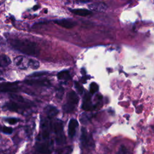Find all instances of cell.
Instances as JSON below:
<instances>
[{
	"instance_id": "1",
	"label": "cell",
	"mask_w": 154,
	"mask_h": 154,
	"mask_svg": "<svg viewBox=\"0 0 154 154\" xmlns=\"http://www.w3.org/2000/svg\"><path fill=\"white\" fill-rule=\"evenodd\" d=\"M9 43L13 48L28 55L36 57L39 54L40 49L37 44L28 40L11 38Z\"/></svg>"
},
{
	"instance_id": "2",
	"label": "cell",
	"mask_w": 154,
	"mask_h": 154,
	"mask_svg": "<svg viewBox=\"0 0 154 154\" xmlns=\"http://www.w3.org/2000/svg\"><path fill=\"white\" fill-rule=\"evenodd\" d=\"M67 103L64 105L63 109L66 112H72L79 102V97L74 91H70L67 94Z\"/></svg>"
},
{
	"instance_id": "3",
	"label": "cell",
	"mask_w": 154,
	"mask_h": 154,
	"mask_svg": "<svg viewBox=\"0 0 154 154\" xmlns=\"http://www.w3.org/2000/svg\"><path fill=\"white\" fill-rule=\"evenodd\" d=\"M54 130L56 135V141L58 144H61L65 141L63 134V126L61 120H57L54 125Z\"/></svg>"
},
{
	"instance_id": "4",
	"label": "cell",
	"mask_w": 154,
	"mask_h": 154,
	"mask_svg": "<svg viewBox=\"0 0 154 154\" xmlns=\"http://www.w3.org/2000/svg\"><path fill=\"white\" fill-rule=\"evenodd\" d=\"M19 90V86L16 82L0 83V93H14Z\"/></svg>"
},
{
	"instance_id": "5",
	"label": "cell",
	"mask_w": 154,
	"mask_h": 154,
	"mask_svg": "<svg viewBox=\"0 0 154 154\" xmlns=\"http://www.w3.org/2000/svg\"><path fill=\"white\" fill-rule=\"evenodd\" d=\"M4 108H5L11 111L20 112L25 108V106L22 105L19 103V102L16 101H10L5 103L4 106Z\"/></svg>"
},
{
	"instance_id": "6",
	"label": "cell",
	"mask_w": 154,
	"mask_h": 154,
	"mask_svg": "<svg viewBox=\"0 0 154 154\" xmlns=\"http://www.w3.org/2000/svg\"><path fill=\"white\" fill-rule=\"evenodd\" d=\"M54 22L58 25L65 28L66 29H70L76 25L77 23L75 21L69 19H60L55 20Z\"/></svg>"
},
{
	"instance_id": "7",
	"label": "cell",
	"mask_w": 154,
	"mask_h": 154,
	"mask_svg": "<svg viewBox=\"0 0 154 154\" xmlns=\"http://www.w3.org/2000/svg\"><path fill=\"white\" fill-rule=\"evenodd\" d=\"M78 125V123L75 119H71L68 126V134L70 137L72 138L76 132V129Z\"/></svg>"
},
{
	"instance_id": "8",
	"label": "cell",
	"mask_w": 154,
	"mask_h": 154,
	"mask_svg": "<svg viewBox=\"0 0 154 154\" xmlns=\"http://www.w3.org/2000/svg\"><path fill=\"white\" fill-rule=\"evenodd\" d=\"M88 7L90 10H93L97 11H105L107 9L106 5L102 2H95L90 4Z\"/></svg>"
},
{
	"instance_id": "9",
	"label": "cell",
	"mask_w": 154,
	"mask_h": 154,
	"mask_svg": "<svg viewBox=\"0 0 154 154\" xmlns=\"http://www.w3.org/2000/svg\"><path fill=\"white\" fill-rule=\"evenodd\" d=\"M25 83L28 84V85H37L41 86H45L49 85L50 84L49 81L46 79H31V80H26Z\"/></svg>"
},
{
	"instance_id": "10",
	"label": "cell",
	"mask_w": 154,
	"mask_h": 154,
	"mask_svg": "<svg viewBox=\"0 0 154 154\" xmlns=\"http://www.w3.org/2000/svg\"><path fill=\"white\" fill-rule=\"evenodd\" d=\"M82 107L84 110H86V111H89L91 109L92 104L91 101V96L89 94H86L85 95L84 97Z\"/></svg>"
},
{
	"instance_id": "11",
	"label": "cell",
	"mask_w": 154,
	"mask_h": 154,
	"mask_svg": "<svg viewBox=\"0 0 154 154\" xmlns=\"http://www.w3.org/2000/svg\"><path fill=\"white\" fill-rule=\"evenodd\" d=\"M70 11L76 15L80 16H87L91 14V11L86 9H70Z\"/></svg>"
},
{
	"instance_id": "12",
	"label": "cell",
	"mask_w": 154,
	"mask_h": 154,
	"mask_svg": "<svg viewBox=\"0 0 154 154\" xmlns=\"http://www.w3.org/2000/svg\"><path fill=\"white\" fill-rule=\"evenodd\" d=\"M45 112L48 118H52L55 116L58 111L55 107L51 105H49L46 108Z\"/></svg>"
},
{
	"instance_id": "13",
	"label": "cell",
	"mask_w": 154,
	"mask_h": 154,
	"mask_svg": "<svg viewBox=\"0 0 154 154\" xmlns=\"http://www.w3.org/2000/svg\"><path fill=\"white\" fill-rule=\"evenodd\" d=\"M11 63V60L8 56L5 54L0 55V67H7Z\"/></svg>"
},
{
	"instance_id": "14",
	"label": "cell",
	"mask_w": 154,
	"mask_h": 154,
	"mask_svg": "<svg viewBox=\"0 0 154 154\" xmlns=\"http://www.w3.org/2000/svg\"><path fill=\"white\" fill-rule=\"evenodd\" d=\"M25 58L23 56H18L16 57L14 60V64L16 66L19 67L20 69H26V66L24 64V60Z\"/></svg>"
},
{
	"instance_id": "15",
	"label": "cell",
	"mask_w": 154,
	"mask_h": 154,
	"mask_svg": "<svg viewBox=\"0 0 154 154\" xmlns=\"http://www.w3.org/2000/svg\"><path fill=\"white\" fill-rule=\"evenodd\" d=\"M57 78L60 80L67 81L71 78L70 75L67 70H63L59 72L57 75Z\"/></svg>"
},
{
	"instance_id": "16",
	"label": "cell",
	"mask_w": 154,
	"mask_h": 154,
	"mask_svg": "<svg viewBox=\"0 0 154 154\" xmlns=\"http://www.w3.org/2000/svg\"><path fill=\"white\" fill-rule=\"evenodd\" d=\"M81 141L82 146H85L88 143V135H87V131L84 128H82L81 129Z\"/></svg>"
},
{
	"instance_id": "17",
	"label": "cell",
	"mask_w": 154,
	"mask_h": 154,
	"mask_svg": "<svg viewBox=\"0 0 154 154\" xmlns=\"http://www.w3.org/2000/svg\"><path fill=\"white\" fill-rule=\"evenodd\" d=\"M40 66L39 62L34 59H29L28 60V66L30 67L31 69H37Z\"/></svg>"
},
{
	"instance_id": "18",
	"label": "cell",
	"mask_w": 154,
	"mask_h": 154,
	"mask_svg": "<svg viewBox=\"0 0 154 154\" xmlns=\"http://www.w3.org/2000/svg\"><path fill=\"white\" fill-rule=\"evenodd\" d=\"M0 130L5 134H7V135H10L11 134L13 129L10 128V127H7V126H3V127H1Z\"/></svg>"
},
{
	"instance_id": "19",
	"label": "cell",
	"mask_w": 154,
	"mask_h": 154,
	"mask_svg": "<svg viewBox=\"0 0 154 154\" xmlns=\"http://www.w3.org/2000/svg\"><path fill=\"white\" fill-rule=\"evenodd\" d=\"M98 90V85L95 82H92L90 86V92L91 94H94Z\"/></svg>"
},
{
	"instance_id": "20",
	"label": "cell",
	"mask_w": 154,
	"mask_h": 154,
	"mask_svg": "<svg viewBox=\"0 0 154 154\" xmlns=\"http://www.w3.org/2000/svg\"><path fill=\"white\" fill-rule=\"evenodd\" d=\"M5 120L10 125H15L19 122V119L14 117H10V118H6Z\"/></svg>"
},
{
	"instance_id": "21",
	"label": "cell",
	"mask_w": 154,
	"mask_h": 154,
	"mask_svg": "<svg viewBox=\"0 0 154 154\" xmlns=\"http://www.w3.org/2000/svg\"><path fill=\"white\" fill-rule=\"evenodd\" d=\"M75 86L76 88L77 89V91L79 94H81L83 93V88L79 84V82L75 81Z\"/></svg>"
},
{
	"instance_id": "22",
	"label": "cell",
	"mask_w": 154,
	"mask_h": 154,
	"mask_svg": "<svg viewBox=\"0 0 154 154\" xmlns=\"http://www.w3.org/2000/svg\"><path fill=\"white\" fill-rule=\"evenodd\" d=\"M46 72H35L34 73H32V75H31L29 76L30 77H38V76H41L42 75H44L45 74H46Z\"/></svg>"
},
{
	"instance_id": "23",
	"label": "cell",
	"mask_w": 154,
	"mask_h": 154,
	"mask_svg": "<svg viewBox=\"0 0 154 154\" xmlns=\"http://www.w3.org/2000/svg\"><path fill=\"white\" fill-rule=\"evenodd\" d=\"M76 1L81 3H87V2H91L92 0H76Z\"/></svg>"
},
{
	"instance_id": "24",
	"label": "cell",
	"mask_w": 154,
	"mask_h": 154,
	"mask_svg": "<svg viewBox=\"0 0 154 154\" xmlns=\"http://www.w3.org/2000/svg\"><path fill=\"white\" fill-rule=\"evenodd\" d=\"M38 7H39V6H38V5H35V6L33 7V9H34V10H37V9L38 8Z\"/></svg>"
}]
</instances>
